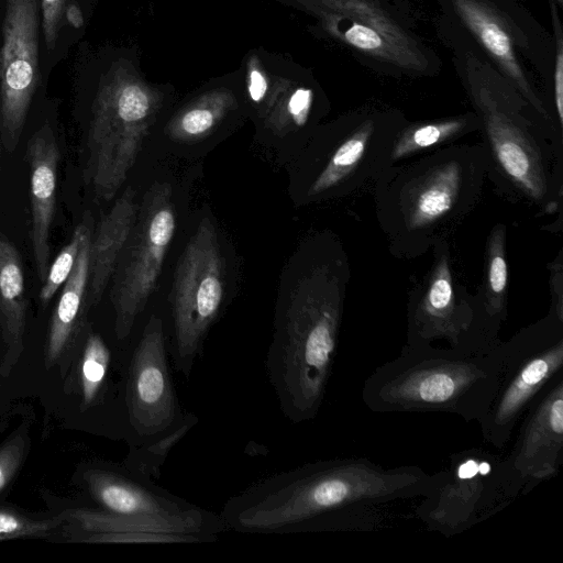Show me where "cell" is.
<instances>
[{
	"label": "cell",
	"mask_w": 563,
	"mask_h": 563,
	"mask_svg": "<svg viewBox=\"0 0 563 563\" xmlns=\"http://www.w3.org/2000/svg\"><path fill=\"white\" fill-rule=\"evenodd\" d=\"M439 477L366 457L319 460L260 479L229 498L220 516L241 533L377 531L399 507L427 496Z\"/></svg>",
	"instance_id": "1"
},
{
	"label": "cell",
	"mask_w": 563,
	"mask_h": 563,
	"mask_svg": "<svg viewBox=\"0 0 563 563\" xmlns=\"http://www.w3.org/2000/svg\"><path fill=\"white\" fill-rule=\"evenodd\" d=\"M329 286L312 272L276 306L266 372L283 415L295 424L318 416L335 361L341 301Z\"/></svg>",
	"instance_id": "2"
},
{
	"label": "cell",
	"mask_w": 563,
	"mask_h": 563,
	"mask_svg": "<svg viewBox=\"0 0 563 563\" xmlns=\"http://www.w3.org/2000/svg\"><path fill=\"white\" fill-rule=\"evenodd\" d=\"M499 363V344L489 352L407 344L365 379L361 397L377 413L443 412L479 422L496 395Z\"/></svg>",
	"instance_id": "3"
},
{
	"label": "cell",
	"mask_w": 563,
	"mask_h": 563,
	"mask_svg": "<svg viewBox=\"0 0 563 563\" xmlns=\"http://www.w3.org/2000/svg\"><path fill=\"white\" fill-rule=\"evenodd\" d=\"M165 321L152 313L128 352L125 402L130 452L125 466L157 479L172 449L198 423L179 401Z\"/></svg>",
	"instance_id": "4"
},
{
	"label": "cell",
	"mask_w": 563,
	"mask_h": 563,
	"mask_svg": "<svg viewBox=\"0 0 563 563\" xmlns=\"http://www.w3.org/2000/svg\"><path fill=\"white\" fill-rule=\"evenodd\" d=\"M413 515L428 531L461 534L504 510L522 495L505 455L483 446L455 452Z\"/></svg>",
	"instance_id": "5"
},
{
	"label": "cell",
	"mask_w": 563,
	"mask_h": 563,
	"mask_svg": "<svg viewBox=\"0 0 563 563\" xmlns=\"http://www.w3.org/2000/svg\"><path fill=\"white\" fill-rule=\"evenodd\" d=\"M225 275L216 229L203 218L186 244L174 275L170 357L189 379L208 332L223 306Z\"/></svg>",
	"instance_id": "6"
},
{
	"label": "cell",
	"mask_w": 563,
	"mask_h": 563,
	"mask_svg": "<svg viewBox=\"0 0 563 563\" xmlns=\"http://www.w3.org/2000/svg\"><path fill=\"white\" fill-rule=\"evenodd\" d=\"M155 101L141 85L114 79L95 101L87 141L86 181L111 200L124 184L147 135Z\"/></svg>",
	"instance_id": "7"
},
{
	"label": "cell",
	"mask_w": 563,
	"mask_h": 563,
	"mask_svg": "<svg viewBox=\"0 0 563 563\" xmlns=\"http://www.w3.org/2000/svg\"><path fill=\"white\" fill-rule=\"evenodd\" d=\"M175 228L172 189L168 184L154 183L143 197L112 276L113 334L121 343L133 333L157 285Z\"/></svg>",
	"instance_id": "8"
},
{
	"label": "cell",
	"mask_w": 563,
	"mask_h": 563,
	"mask_svg": "<svg viewBox=\"0 0 563 563\" xmlns=\"http://www.w3.org/2000/svg\"><path fill=\"white\" fill-rule=\"evenodd\" d=\"M542 325L499 343L496 395L478 422L485 442L504 449L520 419L543 388L563 374V330Z\"/></svg>",
	"instance_id": "9"
},
{
	"label": "cell",
	"mask_w": 563,
	"mask_h": 563,
	"mask_svg": "<svg viewBox=\"0 0 563 563\" xmlns=\"http://www.w3.org/2000/svg\"><path fill=\"white\" fill-rule=\"evenodd\" d=\"M82 481L97 507L183 536L190 543L213 542L228 530L220 514L166 490L126 466H89Z\"/></svg>",
	"instance_id": "10"
},
{
	"label": "cell",
	"mask_w": 563,
	"mask_h": 563,
	"mask_svg": "<svg viewBox=\"0 0 563 563\" xmlns=\"http://www.w3.org/2000/svg\"><path fill=\"white\" fill-rule=\"evenodd\" d=\"M37 82V1L7 0L0 48V128L9 153L20 142Z\"/></svg>",
	"instance_id": "11"
},
{
	"label": "cell",
	"mask_w": 563,
	"mask_h": 563,
	"mask_svg": "<svg viewBox=\"0 0 563 563\" xmlns=\"http://www.w3.org/2000/svg\"><path fill=\"white\" fill-rule=\"evenodd\" d=\"M508 467L522 495L555 477L563 461V374L553 378L520 419Z\"/></svg>",
	"instance_id": "12"
},
{
	"label": "cell",
	"mask_w": 563,
	"mask_h": 563,
	"mask_svg": "<svg viewBox=\"0 0 563 563\" xmlns=\"http://www.w3.org/2000/svg\"><path fill=\"white\" fill-rule=\"evenodd\" d=\"M334 9L329 25L357 51L408 69H421L424 58L409 37L373 0H328Z\"/></svg>",
	"instance_id": "13"
},
{
	"label": "cell",
	"mask_w": 563,
	"mask_h": 563,
	"mask_svg": "<svg viewBox=\"0 0 563 563\" xmlns=\"http://www.w3.org/2000/svg\"><path fill=\"white\" fill-rule=\"evenodd\" d=\"M30 240L37 277L44 280L49 267V236L55 216L57 170L60 152L53 130L42 126L29 140Z\"/></svg>",
	"instance_id": "14"
},
{
	"label": "cell",
	"mask_w": 563,
	"mask_h": 563,
	"mask_svg": "<svg viewBox=\"0 0 563 563\" xmlns=\"http://www.w3.org/2000/svg\"><path fill=\"white\" fill-rule=\"evenodd\" d=\"M92 223L88 227L79 249L75 265L63 285L62 294L53 310L44 347L46 369L69 357L85 325L88 312L89 250Z\"/></svg>",
	"instance_id": "15"
},
{
	"label": "cell",
	"mask_w": 563,
	"mask_h": 563,
	"mask_svg": "<svg viewBox=\"0 0 563 563\" xmlns=\"http://www.w3.org/2000/svg\"><path fill=\"white\" fill-rule=\"evenodd\" d=\"M478 103L483 109L489 140L499 164L529 196L541 198L545 184L539 157L530 140L508 115L497 109L495 101L484 89L478 92Z\"/></svg>",
	"instance_id": "16"
},
{
	"label": "cell",
	"mask_w": 563,
	"mask_h": 563,
	"mask_svg": "<svg viewBox=\"0 0 563 563\" xmlns=\"http://www.w3.org/2000/svg\"><path fill=\"white\" fill-rule=\"evenodd\" d=\"M65 536L81 543H190L179 534L107 511L76 507L60 511Z\"/></svg>",
	"instance_id": "17"
},
{
	"label": "cell",
	"mask_w": 563,
	"mask_h": 563,
	"mask_svg": "<svg viewBox=\"0 0 563 563\" xmlns=\"http://www.w3.org/2000/svg\"><path fill=\"white\" fill-rule=\"evenodd\" d=\"M139 205L128 188L100 220L89 250L88 306L96 307L112 278L120 255L135 224Z\"/></svg>",
	"instance_id": "18"
},
{
	"label": "cell",
	"mask_w": 563,
	"mask_h": 563,
	"mask_svg": "<svg viewBox=\"0 0 563 563\" xmlns=\"http://www.w3.org/2000/svg\"><path fill=\"white\" fill-rule=\"evenodd\" d=\"M27 299L22 258L14 244L0 232V330L5 345L0 374L7 377L24 350Z\"/></svg>",
	"instance_id": "19"
},
{
	"label": "cell",
	"mask_w": 563,
	"mask_h": 563,
	"mask_svg": "<svg viewBox=\"0 0 563 563\" xmlns=\"http://www.w3.org/2000/svg\"><path fill=\"white\" fill-rule=\"evenodd\" d=\"M126 356L124 358L117 356L100 333L92 330L87 332L77 374L81 412L109 402L126 412L125 377L114 379L113 376L114 372L126 366Z\"/></svg>",
	"instance_id": "20"
},
{
	"label": "cell",
	"mask_w": 563,
	"mask_h": 563,
	"mask_svg": "<svg viewBox=\"0 0 563 563\" xmlns=\"http://www.w3.org/2000/svg\"><path fill=\"white\" fill-rule=\"evenodd\" d=\"M462 21L486 48L494 60L531 98L530 87L515 55L512 41L501 18L483 0H452Z\"/></svg>",
	"instance_id": "21"
},
{
	"label": "cell",
	"mask_w": 563,
	"mask_h": 563,
	"mask_svg": "<svg viewBox=\"0 0 563 563\" xmlns=\"http://www.w3.org/2000/svg\"><path fill=\"white\" fill-rule=\"evenodd\" d=\"M461 183V172L455 163L438 168L429 176L413 198L410 225L420 228L444 216L453 206Z\"/></svg>",
	"instance_id": "22"
},
{
	"label": "cell",
	"mask_w": 563,
	"mask_h": 563,
	"mask_svg": "<svg viewBox=\"0 0 563 563\" xmlns=\"http://www.w3.org/2000/svg\"><path fill=\"white\" fill-rule=\"evenodd\" d=\"M372 130V122L367 121L340 145L316 178L309 195L314 196L330 189L352 172L364 154Z\"/></svg>",
	"instance_id": "23"
},
{
	"label": "cell",
	"mask_w": 563,
	"mask_h": 563,
	"mask_svg": "<svg viewBox=\"0 0 563 563\" xmlns=\"http://www.w3.org/2000/svg\"><path fill=\"white\" fill-rule=\"evenodd\" d=\"M227 104L223 98H211L188 108L169 125L170 136L189 142L208 135L224 115Z\"/></svg>",
	"instance_id": "24"
},
{
	"label": "cell",
	"mask_w": 563,
	"mask_h": 563,
	"mask_svg": "<svg viewBox=\"0 0 563 563\" xmlns=\"http://www.w3.org/2000/svg\"><path fill=\"white\" fill-rule=\"evenodd\" d=\"M504 234H494L489 243L488 258V303L486 314L488 325L494 335L497 333L498 321L503 317L504 295L507 287V264L504 255Z\"/></svg>",
	"instance_id": "25"
},
{
	"label": "cell",
	"mask_w": 563,
	"mask_h": 563,
	"mask_svg": "<svg viewBox=\"0 0 563 563\" xmlns=\"http://www.w3.org/2000/svg\"><path fill=\"white\" fill-rule=\"evenodd\" d=\"M91 223V218L88 216L75 228L70 240L60 250L48 267L38 294L40 301L43 306L49 302L68 278L79 253L82 238Z\"/></svg>",
	"instance_id": "26"
},
{
	"label": "cell",
	"mask_w": 563,
	"mask_h": 563,
	"mask_svg": "<svg viewBox=\"0 0 563 563\" xmlns=\"http://www.w3.org/2000/svg\"><path fill=\"white\" fill-rule=\"evenodd\" d=\"M63 523L59 515L42 518L11 507L0 506V541L45 537L62 527Z\"/></svg>",
	"instance_id": "27"
},
{
	"label": "cell",
	"mask_w": 563,
	"mask_h": 563,
	"mask_svg": "<svg viewBox=\"0 0 563 563\" xmlns=\"http://www.w3.org/2000/svg\"><path fill=\"white\" fill-rule=\"evenodd\" d=\"M462 125L461 121L452 120L423 124L411 129L396 143L393 157L399 158L418 150L434 145L455 134Z\"/></svg>",
	"instance_id": "28"
},
{
	"label": "cell",
	"mask_w": 563,
	"mask_h": 563,
	"mask_svg": "<svg viewBox=\"0 0 563 563\" xmlns=\"http://www.w3.org/2000/svg\"><path fill=\"white\" fill-rule=\"evenodd\" d=\"M29 448L30 438L25 426L0 444V494L9 487L16 476L26 457Z\"/></svg>",
	"instance_id": "29"
},
{
	"label": "cell",
	"mask_w": 563,
	"mask_h": 563,
	"mask_svg": "<svg viewBox=\"0 0 563 563\" xmlns=\"http://www.w3.org/2000/svg\"><path fill=\"white\" fill-rule=\"evenodd\" d=\"M42 25L45 42L53 49L57 40L59 23L65 11V0H41Z\"/></svg>",
	"instance_id": "30"
},
{
	"label": "cell",
	"mask_w": 563,
	"mask_h": 563,
	"mask_svg": "<svg viewBox=\"0 0 563 563\" xmlns=\"http://www.w3.org/2000/svg\"><path fill=\"white\" fill-rule=\"evenodd\" d=\"M312 103V91L307 88L296 89L289 97L286 111L289 120L297 126L306 123Z\"/></svg>",
	"instance_id": "31"
},
{
	"label": "cell",
	"mask_w": 563,
	"mask_h": 563,
	"mask_svg": "<svg viewBox=\"0 0 563 563\" xmlns=\"http://www.w3.org/2000/svg\"><path fill=\"white\" fill-rule=\"evenodd\" d=\"M554 96L559 120L563 121V41L561 31L558 34V53L554 70Z\"/></svg>",
	"instance_id": "32"
},
{
	"label": "cell",
	"mask_w": 563,
	"mask_h": 563,
	"mask_svg": "<svg viewBox=\"0 0 563 563\" xmlns=\"http://www.w3.org/2000/svg\"><path fill=\"white\" fill-rule=\"evenodd\" d=\"M268 89L266 77L263 73L256 68H253L249 73L247 90L251 99L258 103L261 102Z\"/></svg>",
	"instance_id": "33"
},
{
	"label": "cell",
	"mask_w": 563,
	"mask_h": 563,
	"mask_svg": "<svg viewBox=\"0 0 563 563\" xmlns=\"http://www.w3.org/2000/svg\"><path fill=\"white\" fill-rule=\"evenodd\" d=\"M65 18L67 22L75 29L84 25V15L80 8L75 3H69L65 7Z\"/></svg>",
	"instance_id": "34"
},
{
	"label": "cell",
	"mask_w": 563,
	"mask_h": 563,
	"mask_svg": "<svg viewBox=\"0 0 563 563\" xmlns=\"http://www.w3.org/2000/svg\"><path fill=\"white\" fill-rule=\"evenodd\" d=\"M560 3H562L563 0H558Z\"/></svg>",
	"instance_id": "35"
}]
</instances>
